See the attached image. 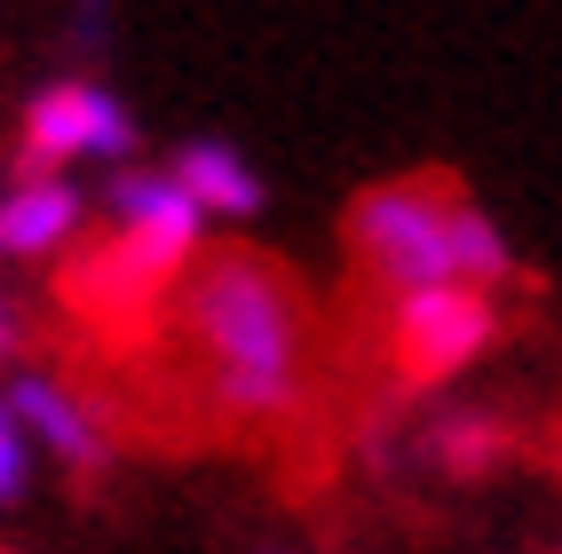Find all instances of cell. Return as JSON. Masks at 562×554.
I'll return each instance as SVG.
<instances>
[{"label":"cell","instance_id":"cell-12","mask_svg":"<svg viewBox=\"0 0 562 554\" xmlns=\"http://www.w3.org/2000/svg\"><path fill=\"white\" fill-rule=\"evenodd\" d=\"M0 554H9V546H0Z\"/></svg>","mask_w":562,"mask_h":554},{"label":"cell","instance_id":"cell-5","mask_svg":"<svg viewBox=\"0 0 562 554\" xmlns=\"http://www.w3.org/2000/svg\"><path fill=\"white\" fill-rule=\"evenodd\" d=\"M9 412H16V428L48 436L56 452H64V467H71V475L103 484L111 443H103V420H95V412H88V404L71 396V388H56V381H41V373H24V381H9Z\"/></svg>","mask_w":562,"mask_h":554},{"label":"cell","instance_id":"cell-8","mask_svg":"<svg viewBox=\"0 0 562 554\" xmlns=\"http://www.w3.org/2000/svg\"><path fill=\"white\" fill-rule=\"evenodd\" d=\"M71 230H80V191L71 182H24L0 206V246L9 253H56Z\"/></svg>","mask_w":562,"mask_h":554},{"label":"cell","instance_id":"cell-11","mask_svg":"<svg viewBox=\"0 0 562 554\" xmlns=\"http://www.w3.org/2000/svg\"><path fill=\"white\" fill-rule=\"evenodd\" d=\"M16 341H24V332H16V317H9V309H0V364H9V357H16Z\"/></svg>","mask_w":562,"mask_h":554},{"label":"cell","instance_id":"cell-2","mask_svg":"<svg viewBox=\"0 0 562 554\" xmlns=\"http://www.w3.org/2000/svg\"><path fill=\"white\" fill-rule=\"evenodd\" d=\"M349 253L364 262L372 285L420 293V285H475L492 293L507 285L515 253L499 238V222L483 214L460 174H404V182H372V191L349 206Z\"/></svg>","mask_w":562,"mask_h":554},{"label":"cell","instance_id":"cell-6","mask_svg":"<svg viewBox=\"0 0 562 554\" xmlns=\"http://www.w3.org/2000/svg\"><path fill=\"white\" fill-rule=\"evenodd\" d=\"M522 452H531V443H522V428L499 420V412H452V420L428 428V460L452 475V484H492V475L515 467Z\"/></svg>","mask_w":562,"mask_h":554},{"label":"cell","instance_id":"cell-9","mask_svg":"<svg viewBox=\"0 0 562 554\" xmlns=\"http://www.w3.org/2000/svg\"><path fill=\"white\" fill-rule=\"evenodd\" d=\"M24 499V428L9 412V396H0V507Z\"/></svg>","mask_w":562,"mask_h":554},{"label":"cell","instance_id":"cell-7","mask_svg":"<svg viewBox=\"0 0 562 554\" xmlns=\"http://www.w3.org/2000/svg\"><path fill=\"white\" fill-rule=\"evenodd\" d=\"M167 174L182 182V191H191L199 214H231V222L261 214V174L231 151V143H182Z\"/></svg>","mask_w":562,"mask_h":554},{"label":"cell","instance_id":"cell-1","mask_svg":"<svg viewBox=\"0 0 562 554\" xmlns=\"http://www.w3.org/2000/svg\"><path fill=\"white\" fill-rule=\"evenodd\" d=\"M175 332L222 420H246V428L302 420L317 317L293 270L261 262L254 246H206L191 278L175 285Z\"/></svg>","mask_w":562,"mask_h":554},{"label":"cell","instance_id":"cell-4","mask_svg":"<svg viewBox=\"0 0 562 554\" xmlns=\"http://www.w3.org/2000/svg\"><path fill=\"white\" fill-rule=\"evenodd\" d=\"M71 159H111V167L135 159V120L88 80H56V88L32 95L24 143H16L24 182H56V167H71Z\"/></svg>","mask_w":562,"mask_h":554},{"label":"cell","instance_id":"cell-13","mask_svg":"<svg viewBox=\"0 0 562 554\" xmlns=\"http://www.w3.org/2000/svg\"><path fill=\"white\" fill-rule=\"evenodd\" d=\"M554 554H562V546H554Z\"/></svg>","mask_w":562,"mask_h":554},{"label":"cell","instance_id":"cell-3","mask_svg":"<svg viewBox=\"0 0 562 554\" xmlns=\"http://www.w3.org/2000/svg\"><path fill=\"white\" fill-rule=\"evenodd\" d=\"M499 341V309L475 285H420L389 309V373L396 388H443Z\"/></svg>","mask_w":562,"mask_h":554},{"label":"cell","instance_id":"cell-10","mask_svg":"<svg viewBox=\"0 0 562 554\" xmlns=\"http://www.w3.org/2000/svg\"><path fill=\"white\" fill-rule=\"evenodd\" d=\"M539 460H547V475H554V484H562V404H554V412H547V436H539Z\"/></svg>","mask_w":562,"mask_h":554}]
</instances>
